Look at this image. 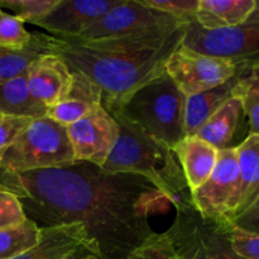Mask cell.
I'll list each match as a JSON object with an SVG mask.
<instances>
[{
	"instance_id": "obj_1",
	"label": "cell",
	"mask_w": 259,
	"mask_h": 259,
	"mask_svg": "<svg viewBox=\"0 0 259 259\" xmlns=\"http://www.w3.org/2000/svg\"><path fill=\"white\" fill-rule=\"evenodd\" d=\"M27 219L39 228L81 224L96 257L126 259L153 234L149 218L168 200L138 175L108 174L88 162L19 175Z\"/></svg>"
},
{
	"instance_id": "obj_2",
	"label": "cell",
	"mask_w": 259,
	"mask_h": 259,
	"mask_svg": "<svg viewBox=\"0 0 259 259\" xmlns=\"http://www.w3.org/2000/svg\"><path fill=\"white\" fill-rule=\"evenodd\" d=\"M184 28L153 37L62 40L57 55L71 71L99 86L101 105L111 115L132 94L164 72L167 60L181 45Z\"/></svg>"
},
{
	"instance_id": "obj_3",
	"label": "cell",
	"mask_w": 259,
	"mask_h": 259,
	"mask_svg": "<svg viewBox=\"0 0 259 259\" xmlns=\"http://www.w3.org/2000/svg\"><path fill=\"white\" fill-rule=\"evenodd\" d=\"M119 137L101 169L108 174L138 175L148 180L164 195L175 209L192 204L181 166L174 151L147 136L120 116H113Z\"/></svg>"
},
{
	"instance_id": "obj_4",
	"label": "cell",
	"mask_w": 259,
	"mask_h": 259,
	"mask_svg": "<svg viewBox=\"0 0 259 259\" xmlns=\"http://www.w3.org/2000/svg\"><path fill=\"white\" fill-rule=\"evenodd\" d=\"M185 101L166 72L132 94L128 100L111 116H120L143 133L174 149L186 137Z\"/></svg>"
},
{
	"instance_id": "obj_5",
	"label": "cell",
	"mask_w": 259,
	"mask_h": 259,
	"mask_svg": "<svg viewBox=\"0 0 259 259\" xmlns=\"http://www.w3.org/2000/svg\"><path fill=\"white\" fill-rule=\"evenodd\" d=\"M73 163L67 128L48 116L33 119L0 158V164L18 176Z\"/></svg>"
},
{
	"instance_id": "obj_6",
	"label": "cell",
	"mask_w": 259,
	"mask_h": 259,
	"mask_svg": "<svg viewBox=\"0 0 259 259\" xmlns=\"http://www.w3.org/2000/svg\"><path fill=\"white\" fill-rule=\"evenodd\" d=\"M181 47L230 61L238 67L259 65V0L247 20L235 27L209 30L200 27L196 20L186 24Z\"/></svg>"
},
{
	"instance_id": "obj_7",
	"label": "cell",
	"mask_w": 259,
	"mask_h": 259,
	"mask_svg": "<svg viewBox=\"0 0 259 259\" xmlns=\"http://www.w3.org/2000/svg\"><path fill=\"white\" fill-rule=\"evenodd\" d=\"M177 259H244L230 243V223L205 219L194 205L176 210L166 232Z\"/></svg>"
},
{
	"instance_id": "obj_8",
	"label": "cell",
	"mask_w": 259,
	"mask_h": 259,
	"mask_svg": "<svg viewBox=\"0 0 259 259\" xmlns=\"http://www.w3.org/2000/svg\"><path fill=\"white\" fill-rule=\"evenodd\" d=\"M185 24L171 15L146 7L141 0H121L77 37L61 40H104L167 35Z\"/></svg>"
},
{
	"instance_id": "obj_9",
	"label": "cell",
	"mask_w": 259,
	"mask_h": 259,
	"mask_svg": "<svg viewBox=\"0 0 259 259\" xmlns=\"http://www.w3.org/2000/svg\"><path fill=\"white\" fill-rule=\"evenodd\" d=\"M240 194V171L237 147L218 152L217 164L209 179L191 191L195 209L202 218L230 222L237 211Z\"/></svg>"
},
{
	"instance_id": "obj_10",
	"label": "cell",
	"mask_w": 259,
	"mask_h": 259,
	"mask_svg": "<svg viewBox=\"0 0 259 259\" xmlns=\"http://www.w3.org/2000/svg\"><path fill=\"white\" fill-rule=\"evenodd\" d=\"M238 66L223 58L180 47L167 60L164 72L186 98L223 85L238 72Z\"/></svg>"
},
{
	"instance_id": "obj_11",
	"label": "cell",
	"mask_w": 259,
	"mask_h": 259,
	"mask_svg": "<svg viewBox=\"0 0 259 259\" xmlns=\"http://www.w3.org/2000/svg\"><path fill=\"white\" fill-rule=\"evenodd\" d=\"M66 128L75 161L88 162L100 168L110 156L119 137L118 121L103 105Z\"/></svg>"
},
{
	"instance_id": "obj_12",
	"label": "cell",
	"mask_w": 259,
	"mask_h": 259,
	"mask_svg": "<svg viewBox=\"0 0 259 259\" xmlns=\"http://www.w3.org/2000/svg\"><path fill=\"white\" fill-rule=\"evenodd\" d=\"M121 0H61L57 7L35 25L58 39L77 37Z\"/></svg>"
},
{
	"instance_id": "obj_13",
	"label": "cell",
	"mask_w": 259,
	"mask_h": 259,
	"mask_svg": "<svg viewBox=\"0 0 259 259\" xmlns=\"http://www.w3.org/2000/svg\"><path fill=\"white\" fill-rule=\"evenodd\" d=\"M73 75L58 55H45L34 61L27 71L29 93L47 108L56 105L70 91Z\"/></svg>"
},
{
	"instance_id": "obj_14",
	"label": "cell",
	"mask_w": 259,
	"mask_h": 259,
	"mask_svg": "<svg viewBox=\"0 0 259 259\" xmlns=\"http://www.w3.org/2000/svg\"><path fill=\"white\" fill-rule=\"evenodd\" d=\"M81 247L96 255L95 247L81 224H62L40 228L37 244L12 259H65Z\"/></svg>"
},
{
	"instance_id": "obj_15",
	"label": "cell",
	"mask_w": 259,
	"mask_h": 259,
	"mask_svg": "<svg viewBox=\"0 0 259 259\" xmlns=\"http://www.w3.org/2000/svg\"><path fill=\"white\" fill-rule=\"evenodd\" d=\"M70 91L56 105L48 108L46 116L68 126L101 105V91L94 81L80 72L72 71Z\"/></svg>"
},
{
	"instance_id": "obj_16",
	"label": "cell",
	"mask_w": 259,
	"mask_h": 259,
	"mask_svg": "<svg viewBox=\"0 0 259 259\" xmlns=\"http://www.w3.org/2000/svg\"><path fill=\"white\" fill-rule=\"evenodd\" d=\"M172 151L181 166L190 191L199 189L209 179L219 152L197 136L185 137Z\"/></svg>"
},
{
	"instance_id": "obj_17",
	"label": "cell",
	"mask_w": 259,
	"mask_h": 259,
	"mask_svg": "<svg viewBox=\"0 0 259 259\" xmlns=\"http://www.w3.org/2000/svg\"><path fill=\"white\" fill-rule=\"evenodd\" d=\"M62 40L45 33H32L29 43L24 47H0V82L27 73L29 66L45 55H57Z\"/></svg>"
},
{
	"instance_id": "obj_18",
	"label": "cell",
	"mask_w": 259,
	"mask_h": 259,
	"mask_svg": "<svg viewBox=\"0 0 259 259\" xmlns=\"http://www.w3.org/2000/svg\"><path fill=\"white\" fill-rule=\"evenodd\" d=\"M239 71V68H238ZM237 75L223 85L186 98L185 101V132L186 137L196 136L210 116L233 96Z\"/></svg>"
},
{
	"instance_id": "obj_19",
	"label": "cell",
	"mask_w": 259,
	"mask_h": 259,
	"mask_svg": "<svg viewBox=\"0 0 259 259\" xmlns=\"http://www.w3.org/2000/svg\"><path fill=\"white\" fill-rule=\"evenodd\" d=\"M257 0H200L196 23L204 29L235 27L254 12Z\"/></svg>"
},
{
	"instance_id": "obj_20",
	"label": "cell",
	"mask_w": 259,
	"mask_h": 259,
	"mask_svg": "<svg viewBox=\"0 0 259 259\" xmlns=\"http://www.w3.org/2000/svg\"><path fill=\"white\" fill-rule=\"evenodd\" d=\"M242 113L239 99L232 96L210 116L196 136L218 151L232 148L230 143L238 131Z\"/></svg>"
},
{
	"instance_id": "obj_21",
	"label": "cell",
	"mask_w": 259,
	"mask_h": 259,
	"mask_svg": "<svg viewBox=\"0 0 259 259\" xmlns=\"http://www.w3.org/2000/svg\"><path fill=\"white\" fill-rule=\"evenodd\" d=\"M48 108L29 93L27 73L0 82V114L8 116L38 119L46 116Z\"/></svg>"
},
{
	"instance_id": "obj_22",
	"label": "cell",
	"mask_w": 259,
	"mask_h": 259,
	"mask_svg": "<svg viewBox=\"0 0 259 259\" xmlns=\"http://www.w3.org/2000/svg\"><path fill=\"white\" fill-rule=\"evenodd\" d=\"M237 156L240 171V194L234 217L247 209L259 196V136L249 134L237 147Z\"/></svg>"
},
{
	"instance_id": "obj_23",
	"label": "cell",
	"mask_w": 259,
	"mask_h": 259,
	"mask_svg": "<svg viewBox=\"0 0 259 259\" xmlns=\"http://www.w3.org/2000/svg\"><path fill=\"white\" fill-rule=\"evenodd\" d=\"M233 96L242 104L249 121V134L259 136V65L239 67Z\"/></svg>"
},
{
	"instance_id": "obj_24",
	"label": "cell",
	"mask_w": 259,
	"mask_h": 259,
	"mask_svg": "<svg viewBox=\"0 0 259 259\" xmlns=\"http://www.w3.org/2000/svg\"><path fill=\"white\" fill-rule=\"evenodd\" d=\"M40 238V228L25 219L14 227L0 229V259H12L34 247Z\"/></svg>"
},
{
	"instance_id": "obj_25",
	"label": "cell",
	"mask_w": 259,
	"mask_h": 259,
	"mask_svg": "<svg viewBox=\"0 0 259 259\" xmlns=\"http://www.w3.org/2000/svg\"><path fill=\"white\" fill-rule=\"evenodd\" d=\"M61 0H0V9L13 10L15 17L23 23L35 24L47 17L58 5Z\"/></svg>"
},
{
	"instance_id": "obj_26",
	"label": "cell",
	"mask_w": 259,
	"mask_h": 259,
	"mask_svg": "<svg viewBox=\"0 0 259 259\" xmlns=\"http://www.w3.org/2000/svg\"><path fill=\"white\" fill-rule=\"evenodd\" d=\"M146 7L157 12L171 15L182 24H190L196 20L200 0H141Z\"/></svg>"
},
{
	"instance_id": "obj_27",
	"label": "cell",
	"mask_w": 259,
	"mask_h": 259,
	"mask_svg": "<svg viewBox=\"0 0 259 259\" xmlns=\"http://www.w3.org/2000/svg\"><path fill=\"white\" fill-rule=\"evenodd\" d=\"M30 38L32 33L25 29L24 23L19 18L0 9V47H24Z\"/></svg>"
},
{
	"instance_id": "obj_28",
	"label": "cell",
	"mask_w": 259,
	"mask_h": 259,
	"mask_svg": "<svg viewBox=\"0 0 259 259\" xmlns=\"http://www.w3.org/2000/svg\"><path fill=\"white\" fill-rule=\"evenodd\" d=\"M126 259H177L166 233H153Z\"/></svg>"
},
{
	"instance_id": "obj_29",
	"label": "cell",
	"mask_w": 259,
	"mask_h": 259,
	"mask_svg": "<svg viewBox=\"0 0 259 259\" xmlns=\"http://www.w3.org/2000/svg\"><path fill=\"white\" fill-rule=\"evenodd\" d=\"M25 219L19 197L7 190H0V229L14 227Z\"/></svg>"
},
{
	"instance_id": "obj_30",
	"label": "cell",
	"mask_w": 259,
	"mask_h": 259,
	"mask_svg": "<svg viewBox=\"0 0 259 259\" xmlns=\"http://www.w3.org/2000/svg\"><path fill=\"white\" fill-rule=\"evenodd\" d=\"M230 243L237 254L244 259H259V235L243 232L230 224Z\"/></svg>"
},
{
	"instance_id": "obj_31",
	"label": "cell",
	"mask_w": 259,
	"mask_h": 259,
	"mask_svg": "<svg viewBox=\"0 0 259 259\" xmlns=\"http://www.w3.org/2000/svg\"><path fill=\"white\" fill-rule=\"evenodd\" d=\"M32 120L33 119L19 116H0V158Z\"/></svg>"
},
{
	"instance_id": "obj_32",
	"label": "cell",
	"mask_w": 259,
	"mask_h": 259,
	"mask_svg": "<svg viewBox=\"0 0 259 259\" xmlns=\"http://www.w3.org/2000/svg\"><path fill=\"white\" fill-rule=\"evenodd\" d=\"M229 223L237 229L259 235V196Z\"/></svg>"
},
{
	"instance_id": "obj_33",
	"label": "cell",
	"mask_w": 259,
	"mask_h": 259,
	"mask_svg": "<svg viewBox=\"0 0 259 259\" xmlns=\"http://www.w3.org/2000/svg\"><path fill=\"white\" fill-rule=\"evenodd\" d=\"M0 190H7V191L13 192L19 199H24L25 195H27L22 182H20L19 176L8 171L2 164H0Z\"/></svg>"
},
{
	"instance_id": "obj_34",
	"label": "cell",
	"mask_w": 259,
	"mask_h": 259,
	"mask_svg": "<svg viewBox=\"0 0 259 259\" xmlns=\"http://www.w3.org/2000/svg\"><path fill=\"white\" fill-rule=\"evenodd\" d=\"M89 250L86 249L85 247H81V248H78L77 250H76V252H73L72 254L71 255H68L67 258H65V259H83L86 257V255L89 254Z\"/></svg>"
},
{
	"instance_id": "obj_35",
	"label": "cell",
	"mask_w": 259,
	"mask_h": 259,
	"mask_svg": "<svg viewBox=\"0 0 259 259\" xmlns=\"http://www.w3.org/2000/svg\"><path fill=\"white\" fill-rule=\"evenodd\" d=\"M83 259H101V258H99V257H96V255H94V254H91V253H89L88 255H86L85 258Z\"/></svg>"
},
{
	"instance_id": "obj_36",
	"label": "cell",
	"mask_w": 259,
	"mask_h": 259,
	"mask_svg": "<svg viewBox=\"0 0 259 259\" xmlns=\"http://www.w3.org/2000/svg\"><path fill=\"white\" fill-rule=\"evenodd\" d=\"M0 116H2V114H0Z\"/></svg>"
}]
</instances>
